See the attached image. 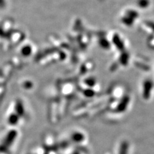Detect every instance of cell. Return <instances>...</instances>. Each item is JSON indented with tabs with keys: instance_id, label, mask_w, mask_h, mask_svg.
<instances>
[{
	"instance_id": "1",
	"label": "cell",
	"mask_w": 154,
	"mask_h": 154,
	"mask_svg": "<svg viewBox=\"0 0 154 154\" xmlns=\"http://www.w3.org/2000/svg\"><path fill=\"white\" fill-rule=\"evenodd\" d=\"M153 88L152 82L150 80H146L143 84V96L144 98H148L151 93V91Z\"/></svg>"
}]
</instances>
